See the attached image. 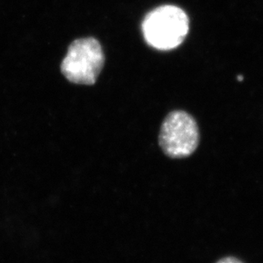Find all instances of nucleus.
Wrapping results in <instances>:
<instances>
[{
  "label": "nucleus",
  "instance_id": "1",
  "mask_svg": "<svg viewBox=\"0 0 263 263\" xmlns=\"http://www.w3.org/2000/svg\"><path fill=\"white\" fill-rule=\"evenodd\" d=\"M189 29V20L181 8L164 5L146 15L142 32L149 45L160 50L177 47L185 40Z\"/></svg>",
  "mask_w": 263,
  "mask_h": 263
},
{
  "label": "nucleus",
  "instance_id": "2",
  "mask_svg": "<svg viewBox=\"0 0 263 263\" xmlns=\"http://www.w3.org/2000/svg\"><path fill=\"white\" fill-rule=\"evenodd\" d=\"M102 46L93 37L75 40L62 63V72L70 82L94 85L104 65Z\"/></svg>",
  "mask_w": 263,
  "mask_h": 263
},
{
  "label": "nucleus",
  "instance_id": "3",
  "mask_svg": "<svg viewBox=\"0 0 263 263\" xmlns=\"http://www.w3.org/2000/svg\"><path fill=\"white\" fill-rule=\"evenodd\" d=\"M159 146L172 159H184L194 154L199 143V130L194 118L177 110L164 119L159 132Z\"/></svg>",
  "mask_w": 263,
  "mask_h": 263
},
{
  "label": "nucleus",
  "instance_id": "4",
  "mask_svg": "<svg viewBox=\"0 0 263 263\" xmlns=\"http://www.w3.org/2000/svg\"><path fill=\"white\" fill-rule=\"evenodd\" d=\"M216 263H243L242 261H239L238 259L235 258V257H232V256H229V257H225L217 261Z\"/></svg>",
  "mask_w": 263,
  "mask_h": 263
}]
</instances>
